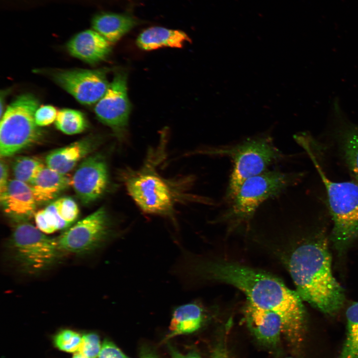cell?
I'll use <instances>...</instances> for the list:
<instances>
[{
    "label": "cell",
    "instance_id": "cell-34",
    "mask_svg": "<svg viewBox=\"0 0 358 358\" xmlns=\"http://www.w3.org/2000/svg\"><path fill=\"white\" fill-rule=\"evenodd\" d=\"M72 358H87L86 357L82 355L79 352H76L73 356Z\"/></svg>",
    "mask_w": 358,
    "mask_h": 358
},
{
    "label": "cell",
    "instance_id": "cell-3",
    "mask_svg": "<svg viewBox=\"0 0 358 358\" xmlns=\"http://www.w3.org/2000/svg\"><path fill=\"white\" fill-rule=\"evenodd\" d=\"M148 157L138 170L127 169L121 179L131 198L145 213L172 217L176 203L185 194L177 183L164 179L157 171L156 160Z\"/></svg>",
    "mask_w": 358,
    "mask_h": 358
},
{
    "label": "cell",
    "instance_id": "cell-2",
    "mask_svg": "<svg viewBox=\"0 0 358 358\" xmlns=\"http://www.w3.org/2000/svg\"><path fill=\"white\" fill-rule=\"evenodd\" d=\"M288 268L302 300L328 315L342 308L344 291L333 276L332 258L325 240L317 239L299 246L292 253Z\"/></svg>",
    "mask_w": 358,
    "mask_h": 358
},
{
    "label": "cell",
    "instance_id": "cell-29",
    "mask_svg": "<svg viewBox=\"0 0 358 358\" xmlns=\"http://www.w3.org/2000/svg\"><path fill=\"white\" fill-rule=\"evenodd\" d=\"M57 114L56 109L52 105L40 106L35 112V122L39 127L47 126L56 120Z\"/></svg>",
    "mask_w": 358,
    "mask_h": 358
},
{
    "label": "cell",
    "instance_id": "cell-25",
    "mask_svg": "<svg viewBox=\"0 0 358 358\" xmlns=\"http://www.w3.org/2000/svg\"><path fill=\"white\" fill-rule=\"evenodd\" d=\"M342 143L347 164L358 181V126L346 128L342 136Z\"/></svg>",
    "mask_w": 358,
    "mask_h": 358
},
{
    "label": "cell",
    "instance_id": "cell-18",
    "mask_svg": "<svg viewBox=\"0 0 358 358\" xmlns=\"http://www.w3.org/2000/svg\"><path fill=\"white\" fill-rule=\"evenodd\" d=\"M204 310L197 302H190L176 307L172 312L168 338L193 333L203 323Z\"/></svg>",
    "mask_w": 358,
    "mask_h": 358
},
{
    "label": "cell",
    "instance_id": "cell-20",
    "mask_svg": "<svg viewBox=\"0 0 358 358\" xmlns=\"http://www.w3.org/2000/svg\"><path fill=\"white\" fill-rule=\"evenodd\" d=\"M138 23L133 16L112 12L98 14L92 20L93 29L110 43L117 41Z\"/></svg>",
    "mask_w": 358,
    "mask_h": 358
},
{
    "label": "cell",
    "instance_id": "cell-19",
    "mask_svg": "<svg viewBox=\"0 0 358 358\" xmlns=\"http://www.w3.org/2000/svg\"><path fill=\"white\" fill-rule=\"evenodd\" d=\"M187 42H190V39L183 31L160 26L144 30L136 40L138 46L146 51L166 47L181 48Z\"/></svg>",
    "mask_w": 358,
    "mask_h": 358
},
{
    "label": "cell",
    "instance_id": "cell-16",
    "mask_svg": "<svg viewBox=\"0 0 358 358\" xmlns=\"http://www.w3.org/2000/svg\"><path fill=\"white\" fill-rule=\"evenodd\" d=\"M97 143L95 138L87 137L56 149L46 156V165L61 174H66L95 147Z\"/></svg>",
    "mask_w": 358,
    "mask_h": 358
},
{
    "label": "cell",
    "instance_id": "cell-8",
    "mask_svg": "<svg viewBox=\"0 0 358 358\" xmlns=\"http://www.w3.org/2000/svg\"><path fill=\"white\" fill-rule=\"evenodd\" d=\"M17 223L9 247L20 268L27 273H36L56 263L62 253L56 239L47 236L27 221Z\"/></svg>",
    "mask_w": 358,
    "mask_h": 358
},
{
    "label": "cell",
    "instance_id": "cell-4",
    "mask_svg": "<svg viewBox=\"0 0 358 358\" xmlns=\"http://www.w3.org/2000/svg\"><path fill=\"white\" fill-rule=\"evenodd\" d=\"M200 152L208 155L227 156L232 159L233 170L225 198L229 202L246 180L265 172L270 165L283 158L282 154L267 133L250 137L236 145Z\"/></svg>",
    "mask_w": 358,
    "mask_h": 358
},
{
    "label": "cell",
    "instance_id": "cell-21",
    "mask_svg": "<svg viewBox=\"0 0 358 358\" xmlns=\"http://www.w3.org/2000/svg\"><path fill=\"white\" fill-rule=\"evenodd\" d=\"M347 333L338 358H358V302L347 309Z\"/></svg>",
    "mask_w": 358,
    "mask_h": 358
},
{
    "label": "cell",
    "instance_id": "cell-11",
    "mask_svg": "<svg viewBox=\"0 0 358 358\" xmlns=\"http://www.w3.org/2000/svg\"><path fill=\"white\" fill-rule=\"evenodd\" d=\"M107 69L59 70L51 72L56 84L82 104L96 103L104 95L109 86Z\"/></svg>",
    "mask_w": 358,
    "mask_h": 358
},
{
    "label": "cell",
    "instance_id": "cell-31",
    "mask_svg": "<svg viewBox=\"0 0 358 358\" xmlns=\"http://www.w3.org/2000/svg\"><path fill=\"white\" fill-rule=\"evenodd\" d=\"M0 196L3 195L6 191L9 181H8L7 166L5 163L0 161Z\"/></svg>",
    "mask_w": 358,
    "mask_h": 358
},
{
    "label": "cell",
    "instance_id": "cell-30",
    "mask_svg": "<svg viewBox=\"0 0 358 358\" xmlns=\"http://www.w3.org/2000/svg\"><path fill=\"white\" fill-rule=\"evenodd\" d=\"M98 358H129L112 342L105 340L102 343Z\"/></svg>",
    "mask_w": 358,
    "mask_h": 358
},
{
    "label": "cell",
    "instance_id": "cell-33",
    "mask_svg": "<svg viewBox=\"0 0 358 358\" xmlns=\"http://www.w3.org/2000/svg\"><path fill=\"white\" fill-rule=\"evenodd\" d=\"M212 358H228L224 348L222 346L217 347L214 351Z\"/></svg>",
    "mask_w": 358,
    "mask_h": 358
},
{
    "label": "cell",
    "instance_id": "cell-24",
    "mask_svg": "<svg viewBox=\"0 0 358 358\" xmlns=\"http://www.w3.org/2000/svg\"><path fill=\"white\" fill-rule=\"evenodd\" d=\"M44 167L37 157L21 156L14 160L12 169L15 179L30 185Z\"/></svg>",
    "mask_w": 358,
    "mask_h": 358
},
{
    "label": "cell",
    "instance_id": "cell-13",
    "mask_svg": "<svg viewBox=\"0 0 358 358\" xmlns=\"http://www.w3.org/2000/svg\"><path fill=\"white\" fill-rule=\"evenodd\" d=\"M248 327L260 342L268 346H276L282 333V323L276 313L259 308L248 302L245 308Z\"/></svg>",
    "mask_w": 358,
    "mask_h": 358
},
{
    "label": "cell",
    "instance_id": "cell-22",
    "mask_svg": "<svg viewBox=\"0 0 358 358\" xmlns=\"http://www.w3.org/2000/svg\"><path fill=\"white\" fill-rule=\"evenodd\" d=\"M55 215L59 230L70 227L77 219L79 209L77 203L70 197L59 198L46 207Z\"/></svg>",
    "mask_w": 358,
    "mask_h": 358
},
{
    "label": "cell",
    "instance_id": "cell-28",
    "mask_svg": "<svg viewBox=\"0 0 358 358\" xmlns=\"http://www.w3.org/2000/svg\"><path fill=\"white\" fill-rule=\"evenodd\" d=\"M101 345L98 336L95 333H88L82 336L78 352L87 358H97Z\"/></svg>",
    "mask_w": 358,
    "mask_h": 358
},
{
    "label": "cell",
    "instance_id": "cell-35",
    "mask_svg": "<svg viewBox=\"0 0 358 358\" xmlns=\"http://www.w3.org/2000/svg\"><path fill=\"white\" fill-rule=\"evenodd\" d=\"M141 358H155L151 354H143Z\"/></svg>",
    "mask_w": 358,
    "mask_h": 358
},
{
    "label": "cell",
    "instance_id": "cell-15",
    "mask_svg": "<svg viewBox=\"0 0 358 358\" xmlns=\"http://www.w3.org/2000/svg\"><path fill=\"white\" fill-rule=\"evenodd\" d=\"M110 44L93 29L86 30L73 36L68 41L67 48L72 56L94 64L107 58L111 52Z\"/></svg>",
    "mask_w": 358,
    "mask_h": 358
},
{
    "label": "cell",
    "instance_id": "cell-10",
    "mask_svg": "<svg viewBox=\"0 0 358 358\" xmlns=\"http://www.w3.org/2000/svg\"><path fill=\"white\" fill-rule=\"evenodd\" d=\"M127 81L126 71H115L105 93L94 107L97 119L109 127L119 140L124 139L126 135L131 111Z\"/></svg>",
    "mask_w": 358,
    "mask_h": 358
},
{
    "label": "cell",
    "instance_id": "cell-14",
    "mask_svg": "<svg viewBox=\"0 0 358 358\" xmlns=\"http://www.w3.org/2000/svg\"><path fill=\"white\" fill-rule=\"evenodd\" d=\"M0 200L4 212L16 222L27 221L35 213L37 202L31 186L17 179L9 181Z\"/></svg>",
    "mask_w": 358,
    "mask_h": 358
},
{
    "label": "cell",
    "instance_id": "cell-23",
    "mask_svg": "<svg viewBox=\"0 0 358 358\" xmlns=\"http://www.w3.org/2000/svg\"><path fill=\"white\" fill-rule=\"evenodd\" d=\"M55 125L63 133L74 135L85 130L88 127V122L85 116L80 111L63 108L58 112Z\"/></svg>",
    "mask_w": 358,
    "mask_h": 358
},
{
    "label": "cell",
    "instance_id": "cell-12",
    "mask_svg": "<svg viewBox=\"0 0 358 358\" xmlns=\"http://www.w3.org/2000/svg\"><path fill=\"white\" fill-rule=\"evenodd\" d=\"M109 183L107 164L99 154L89 156L80 164L72 178V185L84 204H90L99 198Z\"/></svg>",
    "mask_w": 358,
    "mask_h": 358
},
{
    "label": "cell",
    "instance_id": "cell-32",
    "mask_svg": "<svg viewBox=\"0 0 358 358\" xmlns=\"http://www.w3.org/2000/svg\"><path fill=\"white\" fill-rule=\"evenodd\" d=\"M170 351L172 358H201L195 353L183 355L172 348H170Z\"/></svg>",
    "mask_w": 358,
    "mask_h": 358
},
{
    "label": "cell",
    "instance_id": "cell-9",
    "mask_svg": "<svg viewBox=\"0 0 358 358\" xmlns=\"http://www.w3.org/2000/svg\"><path fill=\"white\" fill-rule=\"evenodd\" d=\"M114 235L106 212L101 207L56 239L61 252L81 254L102 247Z\"/></svg>",
    "mask_w": 358,
    "mask_h": 358
},
{
    "label": "cell",
    "instance_id": "cell-36",
    "mask_svg": "<svg viewBox=\"0 0 358 358\" xmlns=\"http://www.w3.org/2000/svg\"><path fill=\"white\" fill-rule=\"evenodd\" d=\"M292 358L289 357V358Z\"/></svg>",
    "mask_w": 358,
    "mask_h": 358
},
{
    "label": "cell",
    "instance_id": "cell-7",
    "mask_svg": "<svg viewBox=\"0 0 358 358\" xmlns=\"http://www.w3.org/2000/svg\"><path fill=\"white\" fill-rule=\"evenodd\" d=\"M326 188L333 227L332 238L340 251L358 238V182L329 179L311 157Z\"/></svg>",
    "mask_w": 358,
    "mask_h": 358
},
{
    "label": "cell",
    "instance_id": "cell-17",
    "mask_svg": "<svg viewBox=\"0 0 358 358\" xmlns=\"http://www.w3.org/2000/svg\"><path fill=\"white\" fill-rule=\"evenodd\" d=\"M72 184V178L44 167L29 185L37 203L49 201Z\"/></svg>",
    "mask_w": 358,
    "mask_h": 358
},
{
    "label": "cell",
    "instance_id": "cell-26",
    "mask_svg": "<svg viewBox=\"0 0 358 358\" xmlns=\"http://www.w3.org/2000/svg\"><path fill=\"white\" fill-rule=\"evenodd\" d=\"M82 337L77 332L71 330H63L55 337V346L60 350L69 353L77 352Z\"/></svg>",
    "mask_w": 358,
    "mask_h": 358
},
{
    "label": "cell",
    "instance_id": "cell-5",
    "mask_svg": "<svg viewBox=\"0 0 358 358\" xmlns=\"http://www.w3.org/2000/svg\"><path fill=\"white\" fill-rule=\"evenodd\" d=\"M39 101L31 93L21 94L7 106L0 117V155L10 157L36 143L41 129L35 120Z\"/></svg>",
    "mask_w": 358,
    "mask_h": 358
},
{
    "label": "cell",
    "instance_id": "cell-6",
    "mask_svg": "<svg viewBox=\"0 0 358 358\" xmlns=\"http://www.w3.org/2000/svg\"><path fill=\"white\" fill-rule=\"evenodd\" d=\"M298 177L299 175L295 174L272 171L247 179L229 202L222 219L234 223L249 221L263 202L282 193Z\"/></svg>",
    "mask_w": 358,
    "mask_h": 358
},
{
    "label": "cell",
    "instance_id": "cell-1",
    "mask_svg": "<svg viewBox=\"0 0 358 358\" xmlns=\"http://www.w3.org/2000/svg\"><path fill=\"white\" fill-rule=\"evenodd\" d=\"M190 282L195 278L230 284L243 291L254 305L280 317L282 334L291 344L301 342L306 326L302 300L277 277L248 267L224 262H200L191 257L185 267Z\"/></svg>",
    "mask_w": 358,
    "mask_h": 358
},
{
    "label": "cell",
    "instance_id": "cell-27",
    "mask_svg": "<svg viewBox=\"0 0 358 358\" xmlns=\"http://www.w3.org/2000/svg\"><path fill=\"white\" fill-rule=\"evenodd\" d=\"M34 216L37 227L43 233L51 234L59 230L55 215L47 208L35 212Z\"/></svg>",
    "mask_w": 358,
    "mask_h": 358
}]
</instances>
